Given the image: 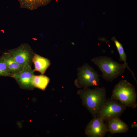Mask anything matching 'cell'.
Returning a JSON list of instances; mask_svg holds the SVG:
<instances>
[{"label": "cell", "mask_w": 137, "mask_h": 137, "mask_svg": "<svg viewBox=\"0 0 137 137\" xmlns=\"http://www.w3.org/2000/svg\"><path fill=\"white\" fill-rule=\"evenodd\" d=\"M77 94L81 99L82 105L93 117L96 116L98 111L106 99V91L104 87L91 89L89 88L79 90Z\"/></svg>", "instance_id": "obj_1"}, {"label": "cell", "mask_w": 137, "mask_h": 137, "mask_svg": "<svg viewBox=\"0 0 137 137\" xmlns=\"http://www.w3.org/2000/svg\"><path fill=\"white\" fill-rule=\"evenodd\" d=\"M91 61L101 72V77L107 81L112 82L122 75L126 68L124 63H120L106 56L94 57L91 59Z\"/></svg>", "instance_id": "obj_2"}, {"label": "cell", "mask_w": 137, "mask_h": 137, "mask_svg": "<svg viewBox=\"0 0 137 137\" xmlns=\"http://www.w3.org/2000/svg\"><path fill=\"white\" fill-rule=\"evenodd\" d=\"M137 94L134 86L126 80H121L113 90L111 98L117 100L126 107L137 106Z\"/></svg>", "instance_id": "obj_3"}, {"label": "cell", "mask_w": 137, "mask_h": 137, "mask_svg": "<svg viewBox=\"0 0 137 137\" xmlns=\"http://www.w3.org/2000/svg\"><path fill=\"white\" fill-rule=\"evenodd\" d=\"M77 72V78L75 81L77 88L83 89L99 85L100 75L90 65L85 63L78 68Z\"/></svg>", "instance_id": "obj_4"}, {"label": "cell", "mask_w": 137, "mask_h": 137, "mask_svg": "<svg viewBox=\"0 0 137 137\" xmlns=\"http://www.w3.org/2000/svg\"><path fill=\"white\" fill-rule=\"evenodd\" d=\"M126 107L117 100L107 98L99 108L96 116L108 122L113 119L119 118Z\"/></svg>", "instance_id": "obj_5"}, {"label": "cell", "mask_w": 137, "mask_h": 137, "mask_svg": "<svg viewBox=\"0 0 137 137\" xmlns=\"http://www.w3.org/2000/svg\"><path fill=\"white\" fill-rule=\"evenodd\" d=\"M7 52L16 61L22 66H31L32 58L35 53L28 44H22L17 48L8 50Z\"/></svg>", "instance_id": "obj_6"}, {"label": "cell", "mask_w": 137, "mask_h": 137, "mask_svg": "<svg viewBox=\"0 0 137 137\" xmlns=\"http://www.w3.org/2000/svg\"><path fill=\"white\" fill-rule=\"evenodd\" d=\"M108 132L107 125L102 118L97 116L90 121L85 130V134L89 137H103Z\"/></svg>", "instance_id": "obj_7"}, {"label": "cell", "mask_w": 137, "mask_h": 137, "mask_svg": "<svg viewBox=\"0 0 137 137\" xmlns=\"http://www.w3.org/2000/svg\"><path fill=\"white\" fill-rule=\"evenodd\" d=\"M34 72L31 66L27 65L24 66L23 69L19 72L12 75L11 77L14 78L22 88L32 89L34 87L31 82L32 77L34 75Z\"/></svg>", "instance_id": "obj_8"}, {"label": "cell", "mask_w": 137, "mask_h": 137, "mask_svg": "<svg viewBox=\"0 0 137 137\" xmlns=\"http://www.w3.org/2000/svg\"><path fill=\"white\" fill-rule=\"evenodd\" d=\"M108 131L111 134L125 133L129 130L128 125L119 118L113 119L108 122Z\"/></svg>", "instance_id": "obj_9"}, {"label": "cell", "mask_w": 137, "mask_h": 137, "mask_svg": "<svg viewBox=\"0 0 137 137\" xmlns=\"http://www.w3.org/2000/svg\"><path fill=\"white\" fill-rule=\"evenodd\" d=\"M0 58L6 63L12 75L20 71L24 67L16 61L7 52L4 53Z\"/></svg>", "instance_id": "obj_10"}, {"label": "cell", "mask_w": 137, "mask_h": 137, "mask_svg": "<svg viewBox=\"0 0 137 137\" xmlns=\"http://www.w3.org/2000/svg\"><path fill=\"white\" fill-rule=\"evenodd\" d=\"M32 61L34 64V72L38 71L41 75L44 74L50 65L49 60L35 53L33 56Z\"/></svg>", "instance_id": "obj_11"}, {"label": "cell", "mask_w": 137, "mask_h": 137, "mask_svg": "<svg viewBox=\"0 0 137 137\" xmlns=\"http://www.w3.org/2000/svg\"><path fill=\"white\" fill-rule=\"evenodd\" d=\"M21 8L30 10L36 9L38 7L48 4L51 0H17Z\"/></svg>", "instance_id": "obj_12"}, {"label": "cell", "mask_w": 137, "mask_h": 137, "mask_svg": "<svg viewBox=\"0 0 137 137\" xmlns=\"http://www.w3.org/2000/svg\"><path fill=\"white\" fill-rule=\"evenodd\" d=\"M111 40L114 43L118 53L119 55V61L124 62V64L126 66V68L130 72L133 78L137 83V81L134 74L128 65V64L127 63V56L122 44L117 40L114 36L111 38Z\"/></svg>", "instance_id": "obj_13"}, {"label": "cell", "mask_w": 137, "mask_h": 137, "mask_svg": "<svg viewBox=\"0 0 137 137\" xmlns=\"http://www.w3.org/2000/svg\"><path fill=\"white\" fill-rule=\"evenodd\" d=\"M50 80L47 76L44 75H33L32 78L31 82L33 86L43 90H44Z\"/></svg>", "instance_id": "obj_14"}, {"label": "cell", "mask_w": 137, "mask_h": 137, "mask_svg": "<svg viewBox=\"0 0 137 137\" xmlns=\"http://www.w3.org/2000/svg\"><path fill=\"white\" fill-rule=\"evenodd\" d=\"M12 76V75L9 72L6 63L0 58V76L11 77Z\"/></svg>", "instance_id": "obj_15"}, {"label": "cell", "mask_w": 137, "mask_h": 137, "mask_svg": "<svg viewBox=\"0 0 137 137\" xmlns=\"http://www.w3.org/2000/svg\"><path fill=\"white\" fill-rule=\"evenodd\" d=\"M131 127L132 128H136L137 127V124L135 122H133L131 125Z\"/></svg>", "instance_id": "obj_16"}]
</instances>
